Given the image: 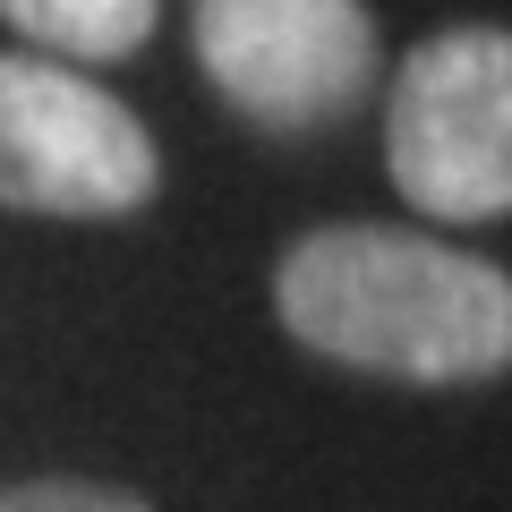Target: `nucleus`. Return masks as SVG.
Returning a JSON list of instances; mask_svg holds the SVG:
<instances>
[{
    "mask_svg": "<svg viewBox=\"0 0 512 512\" xmlns=\"http://www.w3.org/2000/svg\"><path fill=\"white\" fill-rule=\"evenodd\" d=\"M282 325L342 367L410 384H478L512 367V274L427 231L333 222L282 256Z\"/></svg>",
    "mask_w": 512,
    "mask_h": 512,
    "instance_id": "obj_1",
    "label": "nucleus"
},
{
    "mask_svg": "<svg viewBox=\"0 0 512 512\" xmlns=\"http://www.w3.org/2000/svg\"><path fill=\"white\" fill-rule=\"evenodd\" d=\"M146 120L94 77L35 52H0V205L60 222H111L154 197Z\"/></svg>",
    "mask_w": 512,
    "mask_h": 512,
    "instance_id": "obj_3",
    "label": "nucleus"
},
{
    "mask_svg": "<svg viewBox=\"0 0 512 512\" xmlns=\"http://www.w3.org/2000/svg\"><path fill=\"white\" fill-rule=\"evenodd\" d=\"M0 18L18 26L26 43L69 60H120L154 35L163 0H0Z\"/></svg>",
    "mask_w": 512,
    "mask_h": 512,
    "instance_id": "obj_5",
    "label": "nucleus"
},
{
    "mask_svg": "<svg viewBox=\"0 0 512 512\" xmlns=\"http://www.w3.org/2000/svg\"><path fill=\"white\" fill-rule=\"evenodd\" d=\"M393 188L436 222H495L512 214V35L453 26L419 43L393 77L384 111Z\"/></svg>",
    "mask_w": 512,
    "mask_h": 512,
    "instance_id": "obj_2",
    "label": "nucleus"
},
{
    "mask_svg": "<svg viewBox=\"0 0 512 512\" xmlns=\"http://www.w3.org/2000/svg\"><path fill=\"white\" fill-rule=\"evenodd\" d=\"M0 512H146L128 487H94V478H35V487H9Z\"/></svg>",
    "mask_w": 512,
    "mask_h": 512,
    "instance_id": "obj_6",
    "label": "nucleus"
},
{
    "mask_svg": "<svg viewBox=\"0 0 512 512\" xmlns=\"http://www.w3.org/2000/svg\"><path fill=\"white\" fill-rule=\"evenodd\" d=\"M197 60L256 128H325L376 86L367 0H197Z\"/></svg>",
    "mask_w": 512,
    "mask_h": 512,
    "instance_id": "obj_4",
    "label": "nucleus"
}]
</instances>
